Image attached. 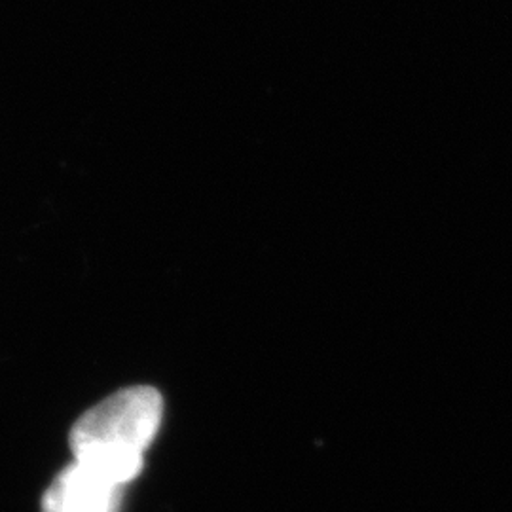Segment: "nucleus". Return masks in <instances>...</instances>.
Here are the masks:
<instances>
[{"instance_id": "f257e3e1", "label": "nucleus", "mask_w": 512, "mask_h": 512, "mask_svg": "<svg viewBox=\"0 0 512 512\" xmlns=\"http://www.w3.org/2000/svg\"><path fill=\"white\" fill-rule=\"evenodd\" d=\"M164 418L154 387H128L95 404L71 429L74 461L124 488L143 471V456Z\"/></svg>"}, {"instance_id": "f03ea898", "label": "nucleus", "mask_w": 512, "mask_h": 512, "mask_svg": "<svg viewBox=\"0 0 512 512\" xmlns=\"http://www.w3.org/2000/svg\"><path fill=\"white\" fill-rule=\"evenodd\" d=\"M122 488L74 461L55 476L42 497V512H118Z\"/></svg>"}]
</instances>
